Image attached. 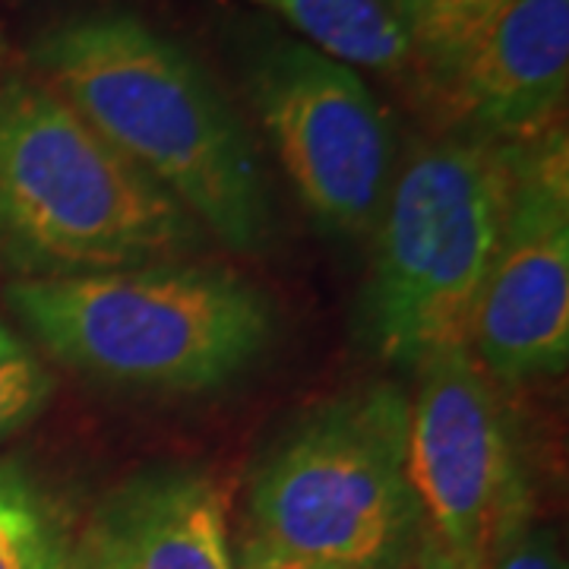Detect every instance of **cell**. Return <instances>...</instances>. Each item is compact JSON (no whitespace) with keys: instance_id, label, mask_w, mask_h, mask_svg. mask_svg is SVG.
<instances>
[{"instance_id":"1","label":"cell","mask_w":569,"mask_h":569,"mask_svg":"<svg viewBox=\"0 0 569 569\" xmlns=\"http://www.w3.org/2000/svg\"><path fill=\"white\" fill-rule=\"evenodd\" d=\"M32 61L63 102L206 234L234 250L266 247L272 206L257 146L178 41L133 13H82L51 26Z\"/></svg>"},{"instance_id":"2","label":"cell","mask_w":569,"mask_h":569,"mask_svg":"<svg viewBox=\"0 0 569 569\" xmlns=\"http://www.w3.org/2000/svg\"><path fill=\"white\" fill-rule=\"evenodd\" d=\"M203 241L200 222L48 82L0 86V263L17 279L183 263Z\"/></svg>"},{"instance_id":"3","label":"cell","mask_w":569,"mask_h":569,"mask_svg":"<svg viewBox=\"0 0 569 569\" xmlns=\"http://www.w3.org/2000/svg\"><path fill=\"white\" fill-rule=\"evenodd\" d=\"M3 301L54 361L149 392L224 387L247 373L276 336L263 291L219 266L156 263L13 279Z\"/></svg>"},{"instance_id":"4","label":"cell","mask_w":569,"mask_h":569,"mask_svg":"<svg viewBox=\"0 0 569 569\" xmlns=\"http://www.w3.org/2000/svg\"><path fill=\"white\" fill-rule=\"evenodd\" d=\"M411 399L392 383L313 408L253 471V538L332 569H406L427 535L408 475Z\"/></svg>"},{"instance_id":"5","label":"cell","mask_w":569,"mask_h":569,"mask_svg":"<svg viewBox=\"0 0 569 569\" xmlns=\"http://www.w3.org/2000/svg\"><path fill=\"white\" fill-rule=\"evenodd\" d=\"M516 142L449 133L396 171L377 222L367 336L392 365L468 346L475 307L500 241Z\"/></svg>"},{"instance_id":"6","label":"cell","mask_w":569,"mask_h":569,"mask_svg":"<svg viewBox=\"0 0 569 569\" xmlns=\"http://www.w3.org/2000/svg\"><path fill=\"white\" fill-rule=\"evenodd\" d=\"M247 92L307 212L332 234L367 238L396 178V130L358 70L272 39L250 58Z\"/></svg>"},{"instance_id":"7","label":"cell","mask_w":569,"mask_h":569,"mask_svg":"<svg viewBox=\"0 0 569 569\" xmlns=\"http://www.w3.org/2000/svg\"><path fill=\"white\" fill-rule=\"evenodd\" d=\"M408 475L430 535L466 569H485L497 535L529 509L507 408L468 346L418 365Z\"/></svg>"},{"instance_id":"8","label":"cell","mask_w":569,"mask_h":569,"mask_svg":"<svg viewBox=\"0 0 569 569\" xmlns=\"http://www.w3.org/2000/svg\"><path fill=\"white\" fill-rule=\"evenodd\" d=\"M468 348L493 383L553 377L569 361V142L563 123L516 142L500 241Z\"/></svg>"},{"instance_id":"9","label":"cell","mask_w":569,"mask_h":569,"mask_svg":"<svg viewBox=\"0 0 569 569\" xmlns=\"http://www.w3.org/2000/svg\"><path fill=\"white\" fill-rule=\"evenodd\" d=\"M425 86L452 133L522 142L557 127L569 86V0H507Z\"/></svg>"},{"instance_id":"10","label":"cell","mask_w":569,"mask_h":569,"mask_svg":"<svg viewBox=\"0 0 569 569\" xmlns=\"http://www.w3.org/2000/svg\"><path fill=\"white\" fill-rule=\"evenodd\" d=\"M67 569H234L222 493L197 468L137 475L70 538Z\"/></svg>"},{"instance_id":"11","label":"cell","mask_w":569,"mask_h":569,"mask_svg":"<svg viewBox=\"0 0 569 569\" xmlns=\"http://www.w3.org/2000/svg\"><path fill=\"white\" fill-rule=\"evenodd\" d=\"M295 26L310 48L348 67L402 73L411 67V41L387 0H257Z\"/></svg>"},{"instance_id":"12","label":"cell","mask_w":569,"mask_h":569,"mask_svg":"<svg viewBox=\"0 0 569 569\" xmlns=\"http://www.w3.org/2000/svg\"><path fill=\"white\" fill-rule=\"evenodd\" d=\"M70 535L20 459L0 462V569H67Z\"/></svg>"},{"instance_id":"13","label":"cell","mask_w":569,"mask_h":569,"mask_svg":"<svg viewBox=\"0 0 569 569\" xmlns=\"http://www.w3.org/2000/svg\"><path fill=\"white\" fill-rule=\"evenodd\" d=\"M406 29L421 80L443 70L507 0H387Z\"/></svg>"},{"instance_id":"14","label":"cell","mask_w":569,"mask_h":569,"mask_svg":"<svg viewBox=\"0 0 569 569\" xmlns=\"http://www.w3.org/2000/svg\"><path fill=\"white\" fill-rule=\"evenodd\" d=\"M54 396V377L36 348L0 320V443L39 418Z\"/></svg>"},{"instance_id":"15","label":"cell","mask_w":569,"mask_h":569,"mask_svg":"<svg viewBox=\"0 0 569 569\" xmlns=\"http://www.w3.org/2000/svg\"><path fill=\"white\" fill-rule=\"evenodd\" d=\"M485 569H567L563 557L557 550V541L548 529L531 522V512L526 509L512 522L503 526L497 535L493 548L488 553Z\"/></svg>"},{"instance_id":"16","label":"cell","mask_w":569,"mask_h":569,"mask_svg":"<svg viewBox=\"0 0 569 569\" xmlns=\"http://www.w3.org/2000/svg\"><path fill=\"white\" fill-rule=\"evenodd\" d=\"M234 569H332L320 567V563H310V560H301V557H291L284 550H276L263 545L260 538H247L241 545V553L234 560Z\"/></svg>"},{"instance_id":"17","label":"cell","mask_w":569,"mask_h":569,"mask_svg":"<svg viewBox=\"0 0 569 569\" xmlns=\"http://www.w3.org/2000/svg\"><path fill=\"white\" fill-rule=\"evenodd\" d=\"M415 569H466L452 553H449L430 531L425 535V541H421V548H418V557H415Z\"/></svg>"}]
</instances>
